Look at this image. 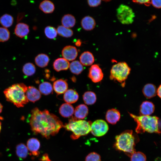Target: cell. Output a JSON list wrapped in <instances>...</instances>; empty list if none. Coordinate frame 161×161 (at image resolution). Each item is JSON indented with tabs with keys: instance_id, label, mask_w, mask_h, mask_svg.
<instances>
[{
	"instance_id": "obj_1",
	"label": "cell",
	"mask_w": 161,
	"mask_h": 161,
	"mask_svg": "<svg viewBox=\"0 0 161 161\" xmlns=\"http://www.w3.org/2000/svg\"><path fill=\"white\" fill-rule=\"evenodd\" d=\"M32 131L48 139L57 134L64 125L60 119L47 109L35 107L31 111L29 120Z\"/></svg>"
},
{
	"instance_id": "obj_2",
	"label": "cell",
	"mask_w": 161,
	"mask_h": 161,
	"mask_svg": "<svg viewBox=\"0 0 161 161\" xmlns=\"http://www.w3.org/2000/svg\"><path fill=\"white\" fill-rule=\"evenodd\" d=\"M27 87L24 83L14 84L4 91L7 101L17 107H23L28 102L26 95Z\"/></svg>"
},
{
	"instance_id": "obj_3",
	"label": "cell",
	"mask_w": 161,
	"mask_h": 161,
	"mask_svg": "<svg viewBox=\"0 0 161 161\" xmlns=\"http://www.w3.org/2000/svg\"><path fill=\"white\" fill-rule=\"evenodd\" d=\"M130 116L137 123L135 131L137 134L145 132L160 134L161 131L158 127L159 118L156 116H137L129 113Z\"/></svg>"
},
{
	"instance_id": "obj_4",
	"label": "cell",
	"mask_w": 161,
	"mask_h": 161,
	"mask_svg": "<svg viewBox=\"0 0 161 161\" xmlns=\"http://www.w3.org/2000/svg\"><path fill=\"white\" fill-rule=\"evenodd\" d=\"M114 148L123 151L129 157L135 151V140L132 131L127 130L117 135L115 138Z\"/></svg>"
},
{
	"instance_id": "obj_5",
	"label": "cell",
	"mask_w": 161,
	"mask_h": 161,
	"mask_svg": "<svg viewBox=\"0 0 161 161\" xmlns=\"http://www.w3.org/2000/svg\"><path fill=\"white\" fill-rule=\"evenodd\" d=\"M92 123L91 121L78 120L72 117L64 127L67 131L72 132L71 137L72 139L75 140L89 133L91 131Z\"/></svg>"
},
{
	"instance_id": "obj_6",
	"label": "cell",
	"mask_w": 161,
	"mask_h": 161,
	"mask_svg": "<svg viewBox=\"0 0 161 161\" xmlns=\"http://www.w3.org/2000/svg\"><path fill=\"white\" fill-rule=\"evenodd\" d=\"M131 70V68L126 62H118L112 67L110 71V78L111 80L122 83L127 78Z\"/></svg>"
},
{
	"instance_id": "obj_7",
	"label": "cell",
	"mask_w": 161,
	"mask_h": 161,
	"mask_svg": "<svg viewBox=\"0 0 161 161\" xmlns=\"http://www.w3.org/2000/svg\"><path fill=\"white\" fill-rule=\"evenodd\" d=\"M117 16L121 24H129L133 22L135 14L132 9L129 6L121 4L117 9Z\"/></svg>"
},
{
	"instance_id": "obj_8",
	"label": "cell",
	"mask_w": 161,
	"mask_h": 161,
	"mask_svg": "<svg viewBox=\"0 0 161 161\" xmlns=\"http://www.w3.org/2000/svg\"><path fill=\"white\" fill-rule=\"evenodd\" d=\"M109 126L104 120L99 119L91 124V132L94 136L100 137L104 135L108 131Z\"/></svg>"
},
{
	"instance_id": "obj_9",
	"label": "cell",
	"mask_w": 161,
	"mask_h": 161,
	"mask_svg": "<svg viewBox=\"0 0 161 161\" xmlns=\"http://www.w3.org/2000/svg\"><path fill=\"white\" fill-rule=\"evenodd\" d=\"M88 77L95 83L99 82L102 80L103 73L98 65L94 64L91 66L89 69Z\"/></svg>"
},
{
	"instance_id": "obj_10",
	"label": "cell",
	"mask_w": 161,
	"mask_h": 161,
	"mask_svg": "<svg viewBox=\"0 0 161 161\" xmlns=\"http://www.w3.org/2000/svg\"><path fill=\"white\" fill-rule=\"evenodd\" d=\"M61 53L64 58L69 61L75 60L78 55V52L76 47L71 45L65 47L62 49Z\"/></svg>"
},
{
	"instance_id": "obj_11",
	"label": "cell",
	"mask_w": 161,
	"mask_h": 161,
	"mask_svg": "<svg viewBox=\"0 0 161 161\" xmlns=\"http://www.w3.org/2000/svg\"><path fill=\"white\" fill-rule=\"evenodd\" d=\"M27 147L30 152V154L35 156H38L40 152L38 150L40 147V143L37 138H32L27 141Z\"/></svg>"
},
{
	"instance_id": "obj_12",
	"label": "cell",
	"mask_w": 161,
	"mask_h": 161,
	"mask_svg": "<svg viewBox=\"0 0 161 161\" xmlns=\"http://www.w3.org/2000/svg\"><path fill=\"white\" fill-rule=\"evenodd\" d=\"M26 95L28 101L33 103L39 100L41 97V94L39 90L32 86L27 87Z\"/></svg>"
},
{
	"instance_id": "obj_13",
	"label": "cell",
	"mask_w": 161,
	"mask_h": 161,
	"mask_svg": "<svg viewBox=\"0 0 161 161\" xmlns=\"http://www.w3.org/2000/svg\"><path fill=\"white\" fill-rule=\"evenodd\" d=\"M105 117L106 120L109 123L114 125L120 120V114L118 110L112 108L107 111Z\"/></svg>"
},
{
	"instance_id": "obj_14",
	"label": "cell",
	"mask_w": 161,
	"mask_h": 161,
	"mask_svg": "<svg viewBox=\"0 0 161 161\" xmlns=\"http://www.w3.org/2000/svg\"><path fill=\"white\" fill-rule=\"evenodd\" d=\"M30 31L29 26L23 23H19L16 26L14 32L18 37L22 38L26 37Z\"/></svg>"
},
{
	"instance_id": "obj_15",
	"label": "cell",
	"mask_w": 161,
	"mask_h": 161,
	"mask_svg": "<svg viewBox=\"0 0 161 161\" xmlns=\"http://www.w3.org/2000/svg\"><path fill=\"white\" fill-rule=\"evenodd\" d=\"M53 88L57 94L60 95L64 93L67 91L68 85L65 80L59 79L54 82Z\"/></svg>"
},
{
	"instance_id": "obj_16",
	"label": "cell",
	"mask_w": 161,
	"mask_h": 161,
	"mask_svg": "<svg viewBox=\"0 0 161 161\" xmlns=\"http://www.w3.org/2000/svg\"><path fill=\"white\" fill-rule=\"evenodd\" d=\"M88 112L89 109L86 105L80 104L76 107L74 110V117L78 120L83 119L86 117Z\"/></svg>"
},
{
	"instance_id": "obj_17",
	"label": "cell",
	"mask_w": 161,
	"mask_h": 161,
	"mask_svg": "<svg viewBox=\"0 0 161 161\" xmlns=\"http://www.w3.org/2000/svg\"><path fill=\"white\" fill-rule=\"evenodd\" d=\"M79 98V95L75 90L70 89H67L64 93L63 98L66 103L72 104L75 103Z\"/></svg>"
},
{
	"instance_id": "obj_18",
	"label": "cell",
	"mask_w": 161,
	"mask_h": 161,
	"mask_svg": "<svg viewBox=\"0 0 161 161\" xmlns=\"http://www.w3.org/2000/svg\"><path fill=\"white\" fill-rule=\"evenodd\" d=\"M69 63L68 61L64 58H58L53 63V68L57 72L66 70L69 68Z\"/></svg>"
},
{
	"instance_id": "obj_19",
	"label": "cell",
	"mask_w": 161,
	"mask_h": 161,
	"mask_svg": "<svg viewBox=\"0 0 161 161\" xmlns=\"http://www.w3.org/2000/svg\"><path fill=\"white\" fill-rule=\"evenodd\" d=\"M154 110V106L151 102L148 101L143 102L141 104L140 112L142 115H149L153 113Z\"/></svg>"
},
{
	"instance_id": "obj_20",
	"label": "cell",
	"mask_w": 161,
	"mask_h": 161,
	"mask_svg": "<svg viewBox=\"0 0 161 161\" xmlns=\"http://www.w3.org/2000/svg\"><path fill=\"white\" fill-rule=\"evenodd\" d=\"M74 109L70 104L65 103L62 104L59 109V112L64 117H69L74 113Z\"/></svg>"
},
{
	"instance_id": "obj_21",
	"label": "cell",
	"mask_w": 161,
	"mask_h": 161,
	"mask_svg": "<svg viewBox=\"0 0 161 161\" xmlns=\"http://www.w3.org/2000/svg\"><path fill=\"white\" fill-rule=\"evenodd\" d=\"M80 62L85 66L92 65L94 62L95 58L92 54L88 51L82 53L79 57Z\"/></svg>"
},
{
	"instance_id": "obj_22",
	"label": "cell",
	"mask_w": 161,
	"mask_h": 161,
	"mask_svg": "<svg viewBox=\"0 0 161 161\" xmlns=\"http://www.w3.org/2000/svg\"><path fill=\"white\" fill-rule=\"evenodd\" d=\"M81 25L84 30L90 31L94 28L96 23L95 20L92 17L89 16H86L82 19Z\"/></svg>"
},
{
	"instance_id": "obj_23",
	"label": "cell",
	"mask_w": 161,
	"mask_h": 161,
	"mask_svg": "<svg viewBox=\"0 0 161 161\" xmlns=\"http://www.w3.org/2000/svg\"><path fill=\"white\" fill-rule=\"evenodd\" d=\"M49 61V56L47 55L44 53L38 54L35 59L36 64L41 68H44L47 66Z\"/></svg>"
},
{
	"instance_id": "obj_24",
	"label": "cell",
	"mask_w": 161,
	"mask_h": 161,
	"mask_svg": "<svg viewBox=\"0 0 161 161\" xmlns=\"http://www.w3.org/2000/svg\"><path fill=\"white\" fill-rule=\"evenodd\" d=\"M143 92L144 95L147 98H150L155 96L157 93L156 87L151 83L146 84L143 87Z\"/></svg>"
},
{
	"instance_id": "obj_25",
	"label": "cell",
	"mask_w": 161,
	"mask_h": 161,
	"mask_svg": "<svg viewBox=\"0 0 161 161\" xmlns=\"http://www.w3.org/2000/svg\"><path fill=\"white\" fill-rule=\"evenodd\" d=\"M39 9L45 13H52L55 8L54 4L51 1L45 0L41 2L39 5Z\"/></svg>"
},
{
	"instance_id": "obj_26",
	"label": "cell",
	"mask_w": 161,
	"mask_h": 161,
	"mask_svg": "<svg viewBox=\"0 0 161 161\" xmlns=\"http://www.w3.org/2000/svg\"><path fill=\"white\" fill-rule=\"evenodd\" d=\"M61 22L63 26L67 28L73 27L76 23L75 17L72 15L70 14L65 15L62 18Z\"/></svg>"
},
{
	"instance_id": "obj_27",
	"label": "cell",
	"mask_w": 161,
	"mask_h": 161,
	"mask_svg": "<svg viewBox=\"0 0 161 161\" xmlns=\"http://www.w3.org/2000/svg\"><path fill=\"white\" fill-rule=\"evenodd\" d=\"M28 150L27 146L24 144H18L16 147V153L17 156L21 159L27 157L28 154Z\"/></svg>"
},
{
	"instance_id": "obj_28",
	"label": "cell",
	"mask_w": 161,
	"mask_h": 161,
	"mask_svg": "<svg viewBox=\"0 0 161 161\" xmlns=\"http://www.w3.org/2000/svg\"><path fill=\"white\" fill-rule=\"evenodd\" d=\"M69 68L71 72L76 75L80 74L84 69L83 65L78 61L72 62L69 64Z\"/></svg>"
},
{
	"instance_id": "obj_29",
	"label": "cell",
	"mask_w": 161,
	"mask_h": 161,
	"mask_svg": "<svg viewBox=\"0 0 161 161\" xmlns=\"http://www.w3.org/2000/svg\"><path fill=\"white\" fill-rule=\"evenodd\" d=\"M84 103L87 105H92L95 103L96 100V96L92 92L88 91L85 92L83 96Z\"/></svg>"
},
{
	"instance_id": "obj_30",
	"label": "cell",
	"mask_w": 161,
	"mask_h": 161,
	"mask_svg": "<svg viewBox=\"0 0 161 161\" xmlns=\"http://www.w3.org/2000/svg\"><path fill=\"white\" fill-rule=\"evenodd\" d=\"M39 90L41 94L47 95L52 92L53 88L50 83L46 81L43 82L39 85Z\"/></svg>"
},
{
	"instance_id": "obj_31",
	"label": "cell",
	"mask_w": 161,
	"mask_h": 161,
	"mask_svg": "<svg viewBox=\"0 0 161 161\" xmlns=\"http://www.w3.org/2000/svg\"><path fill=\"white\" fill-rule=\"evenodd\" d=\"M13 22V18L10 15L5 14L0 18V23L5 28H8L11 26Z\"/></svg>"
},
{
	"instance_id": "obj_32",
	"label": "cell",
	"mask_w": 161,
	"mask_h": 161,
	"mask_svg": "<svg viewBox=\"0 0 161 161\" xmlns=\"http://www.w3.org/2000/svg\"><path fill=\"white\" fill-rule=\"evenodd\" d=\"M57 30V33L59 35L64 37L69 38L72 37L73 34V32L72 30L62 25L58 26Z\"/></svg>"
},
{
	"instance_id": "obj_33",
	"label": "cell",
	"mask_w": 161,
	"mask_h": 161,
	"mask_svg": "<svg viewBox=\"0 0 161 161\" xmlns=\"http://www.w3.org/2000/svg\"><path fill=\"white\" fill-rule=\"evenodd\" d=\"M22 71L26 76H31L35 73L36 68L32 63L30 62L27 63L23 66Z\"/></svg>"
},
{
	"instance_id": "obj_34",
	"label": "cell",
	"mask_w": 161,
	"mask_h": 161,
	"mask_svg": "<svg viewBox=\"0 0 161 161\" xmlns=\"http://www.w3.org/2000/svg\"><path fill=\"white\" fill-rule=\"evenodd\" d=\"M44 32L46 36L50 39H55L57 34V30L51 26L46 27L45 28Z\"/></svg>"
},
{
	"instance_id": "obj_35",
	"label": "cell",
	"mask_w": 161,
	"mask_h": 161,
	"mask_svg": "<svg viewBox=\"0 0 161 161\" xmlns=\"http://www.w3.org/2000/svg\"><path fill=\"white\" fill-rule=\"evenodd\" d=\"M131 161H146L145 155L140 151H135L130 156Z\"/></svg>"
},
{
	"instance_id": "obj_36",
	"label": "cell",
	"mask_w": 161,
	"mask_h": 161,
	"mask_svg": "<svg viewBox=\"0 0 161 161\" xmlns=\"http://www.w3.org/2000/svg\"><path fill=\"white\" fill-rule=\"evenodd\" d=\"M10 38V32L8 30L4 27H0V42L8 41Z\"/></svg>"
},
{
	"instance_id": "obj_37",
	"label": "cell",
	"mask_w": 161,
	"mask_h": 161,
	"mask_svg": "<svg viewBox=\"0 0 161 161\" xmlns=\"http://www.w3.org/2000/svg\"><path fill=\"white\" fill-rule=\"evenodd\" d=\"M85 161H101V157L99 154L95 152L89 154L86 157Z\"/></svg>"
},
{
	"instance_id": "obj_38",
	"label": "cell",
	"mask_w": 161,
	"mask_h": 161,
	"mask_svg": "<svg viewBox=\"0 0 161 161\" xmlns=\"http://www.w3.org/2000/svg\"><path fill=\"white\" fill-rule=\"evenodd\" d=\"M101 0H92L87 1L89 5L92 7H96L100 5L101 3Z\"/></svg>"
},
{
	"instance_id": "obj_39",
	"label": "cell",
	"mask_w": 161,
	"mask_h": 161,
	"mask_svg": "<svg viewBox=\"0 0 161 161\" xmlns=\"http://www.w3.org/2000/svg\"><path fill=\"white\" fill-rule=\"evenodd\" d=\"M151 2L154 7L157 8H161V0H151Z\"/></svg>"
},
{
	"instance_id": "obj_40",
	"label": "cell",
	"mask_w": 161,
	"mask_h": 161,
	"mask_svg": "<svg viewBox=\"0 0 161 161\" xmlns=\"http://www.w3.org/2000/svg\"><path fill=\"white\" fill-rule=\"evenodd\" d=\"M134 2L140 4H144L147 6H149L151 4V2L150 0H133L132 1Z\"/></svg>"
},
{
	"instance_id": "obj_41",
	"label": "cell",
	"mask_w": 161,
	"mask_h": 161,
	"mask_svg": "<svg viewBox=\"0 0 161 161\" xmlns=\"http://www.w3.org/2000/svg\"><path fill=\"white\" fill-rule=\"evenodd\" d=\"M40 160L42 161H51L49 159L48 155L47 154L43 155L40 159Z\"/></svg>"
},
{
	"instance_id": "obj_42",
	"label": "cell",
	"mask_w": 161,
	"mask_h": 161,
	"mask_svg": "<svg viewBox=\"0 0 161 161\" xmlns=\"http://www.w3.org/2000/svg\"><path fill=\"white\" fill-rule=\"evenodd\" d=\"M75 44L77 47H80L81 44V41L80 39H78L76 40L75 42Z\"/></svg>"
},
{
	"instance_id": "obj_43",
	"label": "cell",
	"mask_w": 161,
	"mask_h": 161,
	"mask_svg": "<svg viewBox=\"0 0 161 161\" xmlns=\"http://www.w3.org/2000/svg\"><path fill=\"white\" fill-rule=\"evenodd\" d=\"M157 92L158 96L161 98V84L158 88Z\"/></svg>"
},
{
	"instance_id": "obj_44",
	"label": "cell",
	"mask_w": 161,
	"mask_h": 161,
	"mask_svg": "<svg viewBox=\"0 0 161 161\" xmlns=\"http://www.w3.org/2000/svg\"><path fill=\"white\" fill-rule=\"evenodd\" d=\"M158 127L159 128V129L160 130L161 129V120H159V119L158 120Z\"/></svg>"
},
{
	"instance_id": "obj_45",
	"label": "cell",
	"mask_w": 161,
	"mask_h": 161,
	"mask_svg": "<svg viewBox=\"0 0 161 161\" xmlns=\"http://www.w3.org/2000/svg\"><path fill=\"white\" fill-rule=\"evenodd\" d=\"M2 108H3V106L0 103V113L2 111Z\"/></svg>"
},
{
	"instance_id": "obj_46",
	"label": "cell",
	"mask_w": 161,
	"mask_h": 161,
	"mask_svg": "<svg viewBox=\"0 0 161 161\" xmlns=\"http://www.w3.org/2000/svg\"><path fill=\"white\" fill-rule=\"evenodd\" d=\"M1 129V123L0 121V133Z\"/></svg>"
}]
</instances>
